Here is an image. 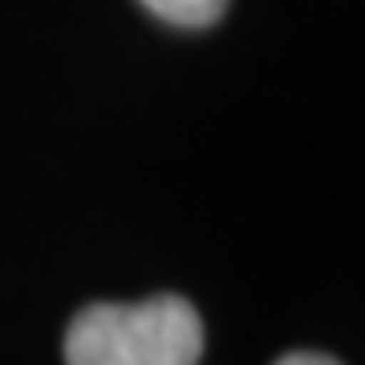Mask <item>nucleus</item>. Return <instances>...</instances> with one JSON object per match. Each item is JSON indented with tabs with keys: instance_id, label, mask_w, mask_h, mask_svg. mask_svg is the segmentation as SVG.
Returning <instances> with one entry per match:
<instances>
[{
	"instance_id": "f257e3e1",
	"label": "nucleus",
	"mask_w": 365,
	"mask_h": 365,
	"mask_svg": "<svg viewBox=\"0 0 365 365\" xmlns=\"http://www.w3.org/2000/svg\"><path fill=\"white\" fill-rule=\"evenodd\" d=\"M203 321L182 297L90 304L66 333V365H199Z\"/></svg>"
},
{
	"instance_id": "f03ea898",
	"label": "nucleus",
	"mask_w": 365,
	"mask_h": 365,
	"mask_svg": "<svg viewBox=\"0 0 365 365\" xmlns=\"http://www.w3.org/2000/svg\"><path fill=\"white\" fill-rule=\"evenodd\" d=\"M146 9L170 25H182V29H203V25H215L227 9V0H143Z\"/></svg>"
},
{
	"instance_id": "7ed1b4c3",
	"label": "nucleus",
	"mask_w": 365,
	"mask_h": 365,
	"mask_svg": "<svg viewBox=\"0 0 365 365\" xmlns=\"http://www.w3.org/2000/svg\"><path fill=\"white\" fill-rule=\"evenodd\" d=\"M276 365H341V361H333L325 353H288V357H280Z\"/></svg>"
}]
</instances>
